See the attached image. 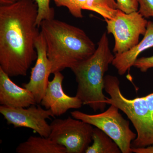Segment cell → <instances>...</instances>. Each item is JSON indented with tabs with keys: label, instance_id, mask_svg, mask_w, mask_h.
Segmentation results:
<instances>
[{
	"label": "cell",
	"instance_id": "6da1fadb",
	"mask_svg": "<svg viewBox=\"0 0 153 153\" xmlns=\"http://www.w3.org/2000/svg\"><path fill=\"white\" fill-rule=\"evenodd\" d=\"M38 14L34 0L0 7V68L10 77L27 76L37 59Z\"/></svg>",
	"mask_w": 153,
	"mask_h": 153
},
{
	"label": "cell",
	"instance_id": "7a4b0ae2",
	"mask_svg": "<svg viewBox=\"0 0 153 153\" xmlns=\"http://www.w3.org/2000/svg\"><path fill=\"white\" fill-rule=\"evenodd\" d=\"M46 44L52 74L71 69L91 56L96 48L93 41L80 28L52 19L40 25Z\"/></svg>",
	"mask_w": 153,
	"mask_h": 153
},
{
	"label": "cell",
	"instance_id": "3957f363",
	"mask_svg": "<svg viewBox=\"0 0 153 153\" xmlns=\"http://www.w3.org/2000/svg\"><path fill=\"white\" fill-rule=\"evenodd\" d=\"M110 49L106 33L101 36L94 53L71 68L77 83L76 96L94 111H104L106 107L104 78L114 59Z\"/></svg>",
	"mask_w": 153,
	"mask_h": 153
},
{
	"label": "cell",
	"instance_id": "277c9868",
	"mask_svg": "<svg viewBox=\"0 0 153 153\" xmlns=\"http://www.w3.org/2000/svg\"><path fill=\"white\" fill-rule=\"evenodd\" d=\"M120 82L116 76L107 75L104 90L110 97H105L107 104L114 105L126 114L136 131L137 137L132 148H143L153 144V115L144 97L129 99L123 95Z\"/></svg>",
	"mask_w": 153,
	"mask_h": 153
},
{
	"label": "cell",
	"instance_id": "5b68a950",
	"mask_svg": "<svg viewBox=\"0 0 153 153\" xmlns=\"http://www.w3.org/2000/svg\"><path fill=\"white\" fill-rule=\"evenodd\" d=\"M114 105L97 114H88L79 111H71L72 117L83 121L101 130L117 144L123 153H131V143L137 134L131 129L130 123Z\"/></svg>",
	"mask_w": 153,
	"mask_h": 153
},
{
	"label": "cell",
	"instance_id": "8992f818",
	"mask_svg": "<svg viewBox=\"0 0 153 153\" xmlns=\"http://www.w3.org/2000/svg\"><path fill=\"white\" fill-rule=\"evenodd\" d=\"M108 34L114 38L115 55L128 51L139 43L140 36L146 33L148 21L137 12L126 13L120 10L112 19H105Z\"/></svg>",
	"mask_w": 153,
	"mask_h": 153
},
{
	"label": "cell",
	"instance_id": "52a82bcc",
	"mask_svg": "<svg viewBox=\"0 0 153 153\" xmlns=\"http://www.w3.org/2000/svg\"><path fill=\"white\" fill-rule=\"evenodd\" d=\"M49 137L66 148V153H85L92 141V125L74 118L55 119L50 124Z\"/></svg>",
	"mask_w": 153,
	"mask_h": 153
},
{
	"label": "cell",
	"instance_id": "ba28073f",
	"mask_svg": "<svg viewBox=\"0 0 153 153\" xmlns=\"http://www.w3.org/2000/svg\"><path fill=\"white\" fill-rule=\"evenodd\" d=\"M0 113L8 125L15 128H26L33 130L41 136L49 137L50 125L47 120L54 117L49 109H44L36 105L27 108H14L1 105Z\"/></svg>",
	"mask_w": 153,
	"mask_h": 153
},
{
	"label": "cell",
	"instance_id": "9c48e42d",
	"mask_svg": "<svg viewBox=\"0 0 153 153\" xmlns=\"http://www.w3.org/2000/svg\"><path fill=\"white\" fill-rule=\"evenodd\" d=\"M36 47L37 58L35 66L32 68L30 81L22 85L33 94L37 104H39L48 86L49 76L52 74V65L47 56L45 40L41 32L36 41Z\"/></svg>",
	"mask_w": 153,
	"mask_h": 153
},
{
	"label": "cell",
	"instance_id": "30bf717a",
	"mask_svg": "<svg viewBox=\"0 0 153 153\" xmlns=\"http://www.w3.org/2000/svg\"><path fill=\"white\" fill-rule=\"evenodd\" d=\"M49 81L41 103L49 109L55 116L64 114L70 109H78L82 102L78 97L69 96L64 92L62 86L64 76L60 72H55Z\"/></svg>",
	"mask_w": 153,
	"mask_h": 153
},
{
	"label": "cell",
	"instance_id": "8fae6325",
	"mask_svg": "<svg viewBox=\"0 0 153 153\" xmlns=\"http://www.w3.org/2000/svg\"><path fill=\"white\" fill-rule=\"evenodd\" d=\"M0 104L18 108H27L37 103L33 94L17 85L0 68Z\"/></svg>",
	"mask_w": 153,
	"mask_h": 153
},
{
	"label": "cell",
	"instance_id": "7c38bea8",
	"mask_svg": "<svg viewBox=\"0 0 153 153\" xmlns=\"http://www.w3.org/2000/svg\"><path fill=\"white\" fill-rule=\"evenodd\" d=\"M143 38L138 44L127 52L115 55L111 63L120 75L126 74L137 60L140 54L153 47V22L149 21Z\"/></svg>",
	"mask_w": 153,
	"mask_h": 153
},
{
	"label": "cell",
	"instance_id": "4fadbf2b",
	"mask_svg": "<svg viewBox=\"0 0 153 153\" xmlns=\"http://www.w3.org/2000/svg\"><path fill=\"white\" fill-rule=\"evenodd\" d=\"M18 153H66V148L56 143L49 137L30 136L18 145Z\"/></svg>",
	"mask_w": 153,
	"mask_h": 153
},
{
	"label": "cell",
	"instance_id": "5bb4252c",
	"mask_svg": "<svg viewBox=\"0 0 153 153\" xmlns=\"http://www.w3.org/2000/svg\"><path fill=\"white\" fill-rule=\"evenodd\" d=\"M93 143L90 145L85 153H120L119 147L105 133L97 128H94Z\"/></svg>",
	"mask_w": 153,
	"mask_h": 153
},
{
	"label": "cell",
	"instance_id": "9a60e30c",
	"mask_svg": "<svg viewBox=\"0 0 153 153\" xmlns=\"http://www.w3.org/2000/svg\"><path fill=\"white\" fill-rule=\"evenodd\" d=\"M99 14L104 19H111L117 13L115 0H88L86 10Z\"/></svg>",
	"mask_w": 153,
	"mask_h": 153
},
{
	"label": "cell",
	"instance_id": "2e32d148",
	"mask_svg": "<svg viewBox=\"0 0 153 153\" xmlns=\"http://www.w3.org/2000/svg\"><path fill=\"white\" fill-rule=\"evenodd\" d=\"M57 7H66L72 16L81 19L82 10H86L88 0H52Z\"/></svg>",
	"mask_w": 153,
	"mask_h": 153
},
{
	"label": "cell",
	"instance_id": "e0dca14e",
	"mask_svg": "<svg viewBox=\"0 0 153 153\" xmlns=\"http://www.w3.org/2000/svg\"><path fill=\"white\" fill-rule=\"evenodd\" d=\"M38 7V14L36 25L40 27L41 22L44 20L54 19L55 11L51 7L50 3L52 0H34Z\"/></svg>",
	"mask_w": 153,
	"mask_h": 153
},
{
	"label": "cell",
	"instance_id": "ac0fdd59",
	"mask_svg": "<svg viewBox=\"0 0 153 153\" xmlns=\"http://www.w3.org/2000/svg\"><path fill=\"white\" fill-rule=\"evenodd\" d=\"M117 9L126 13H129L138 10L137 0H116Z\"/></svg>",
	"mask_w": 153,
	"mask_h": 153
},
{
	"label": "cell",
	"instance_id": "d6986e66",
	"mask_svg": "<svg viewBox=\"0 0 153 153\" xmlns=\"http://www.w3.org/2000/svg\"><path fill=\"white\" fill-rule=\"evenodd\" d=\"M138 12L145 19L153 18V0H137Z\"/></svg>",
	"mask_w": 153,
	"mask_h": 153
},
{
	"label": "cell",
	"instance_id": "ffe728a7",
	"mask_svg": "<svg viewBox=\"0 0 153 153\" xmlns=\"http://www.w3.org/2000/svg\"><path fill=\"white\" fill-rule=\"evenodd\" d=\"M133 66L139 69L141 72H146L150 68H153V55L137 58Z\"/></svg>",
	"mask_w": 153,
	"mask_h": 153
},
{
	"label": "cell",
	"instance_id": "44dd1931",
	"mask_svg": "<svg viewBox=\"0 0 153 153\" xmlns=\"http://www.w3.org/2000/svg\"><path fill=\"white\" fill-rule=\"evenodd\" d=\"M132 152L135 153H153V144L143 148H132Z\"/></svg>",
	"mask_w": 153,
	"mask_h": 153
},
{
	"label": "cell",
	"instance_id": "7402d4cb",
	"mask_svg": "<svg viewBox=\"0 0 153 153\" xmlns=\"http://www.w3.org/2000/svg\"><path fill=\"white\" fill-rule=\"evenodd\" d=\"M146 101L147 102L149 109L151 113L153 115V93L148 94L144 96Z\"/></svg>",
	"mask_w": 153,
	"mask_h": 153
},
{
	"label": "cell",
	"instance_id": "603a6c76",
	"mask_svg": "<svg viewBox=\"0 0 153 153\" xmlns=\"http://www.w3.org/2000/svg\"><path fill=\"white\" fill-rule=\"evenodd\" d=\"M16 0H0L1 6H7L12 4L16 1Z\"/></svg>",
	"mask_w": 153,
	"mask_h": 153
},
{
	"label": "cell",
	"instance_id": "cb8c5ba5",
	"mask_svg": "<svg viewBox=\"0 0 153 153\" xmlns=\"http://www.w3.org/2000/svg\"><path fill=\"white\" fill-rule=\"evenodd\" d=\"M17 1H19V0H16Z\"/></svg>",
	"mask_w": 153,
	"mask_h": 153
}]
</instances>
